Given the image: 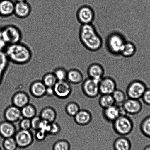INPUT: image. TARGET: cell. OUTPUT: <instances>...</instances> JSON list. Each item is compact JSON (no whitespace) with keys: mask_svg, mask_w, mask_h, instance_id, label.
<instances>
[{"mask_svg":"<svg viewBox=\"0 0 150 150\" xmlns=\"http://www.w3.org/2000/svg\"><path fill=\"white\" fill-rule=\"evenodd\" d=\"M79 36L81 44L89 51L97 52L102 47V38L93 24L81 25Z\"/></svg>","mask_w":150,"mask_h":150,"instance_id":"6da1fadb","label":"cell"},{"mask_svg":"<svg viewBox=\"0 0 150 150\" xmlns=\"http://www.w3.org/2000/svg\"><path fill=\"white\" fill-rule=\"evenodd\" d=\"M4 52L8 61L16 64L24 65L28 63L33 56L30 48L20 42L8 45Z\"/></svg>","mask_w":150,"mask_h":150,"instance_id":"7a4b0ae2","label":"cell"},{"mask_svg":"<svg viewBox=\"0 0 150 150\" xmlns=\"http://www.w3.org/2000/svg\"><path fill=\"white\" fill-rule=\"evenodd\" d=\"M126 41V38L121 33L117 31L112 32L106 38V48L109 53L113 56H120Z\"/></svg>","mask_w":150,"mask_h":150,"instance_id":"3957f363","label":"cell"},{"mask_svg":"<svg viewBox=\"0 0 150 150\" xmlns=\"http://www.w3.org/2000/svg\"><path fill=\"white\" fill-rule=\"evenodd\" d=\"M112 127L115 133L119 136H126L133 130L134 123L127 115H121L112 123Z\"/></svg>","mask_w":150,"mask_h":150,"instance_id":"277c9868","label":"cell"},{"mask_svg":"<svg viewBox=\"0 0 150 150\" xmlns=\"http://www.w3.org/2000/svg\"><path fill=\"white\" fill-rule=\"evenodd\" d=\"M3 38L7 45L20 43L22 39V33L18 27L8 25L1 29Z\"/></svg>","mask_w":150,"mask_h":150,"instance_id":"5b68a950","label":"cell"},{"mask_svg":"<svg viewBox=\"0 0 150 150\" xmlns=\"http://www.w3.org/2000/svg\"><path fill=\"white\" fill-rule=\"evenodd\" d=\"M147 88L144 81L139 79L133 80L126 88V93L127 98L140 100Z\"/></svg>","mask_w":150,"mask_h":150,"instance_id":"8992f818","label":"cell"},{"mask_svg":"<svg viewBox=\"0 0 150 150\" xmlns=\"http://www.w3.org/2000/svg\"><path fill=\"white\" fill-rule=\"evenodd\" d=\"M99 81L88 77L84 80L81 83V90L86 97L94 99L100 95Z\"/></svg>","mask_w":150,"mask_h":150,"instance_id":"52a82bcc","label":"cell"},{"mask_svg":"<svg viewBox=\"0 0 150 150\" xmlns=\"http://www.w3.org/2000/svg\"><path fill=\"white\" fill-rule=\"evenodd\" d=\"M95 16L94 9L88 5L80 7L76 13L77 19L81 25L93 24Z\"/></svg>","mask_w":150,"mask_h":150,"instance_id":"ba28073f","label":"cell"},{"mask_svg":"<svg viewBox=\"0 0 150 150\" xmlns=\"http://www.w3.org/2000/svg\"><path fill=\"white\" fill-rule=\"evenodd\" d=\"M103 110L102 115L103 118L108 123H112L119 116L127 115L122 105L115 104Z\"/></svg>","mask_w":150,"mask_h":150,"instance_id":"9c48e42d","label":"cell"},{"mask_svg":"<svg viewBox=\"0 0 150 150\" xmlns=\"http://www.w3.org/2000/svg\"><path fill=\"white\" fill-rule=\"evenodd\" d=\"M14 137L18 147L23 148L30 146L34 140V137L30 130L20 129L17 131Z\"/></svg>","mask_w":150,"mask_h":150,"instance_id":"30bf717a","label":"cell"},{"mask_svg":"<svg viewBox=\"0 0 150 150\" xmlns=\"http://www.w3.org/2000/svg\"><path fill=\"white\" fill-rule=\"evenodd\" d=\"M53 88L55 96L61 99L68 98L71 96L73 91L71 84L67 80L58 81Z\"/></svg>","mask_w":150,"mask_h":150,"instance_id":"8fae6325","label":"cell"},{"mask_svg":"<svg viewBox=\"0 0 150 150\" xmlns=\"http://www.w3.org/2000/svg\"><path fill=\"white\" fill-rule=\"evenodd\" d=\"M99 87L100 95L112 94L117 88V83L111 77H104L99 81Z\"/></svg>","mask_w":150,"mask_h":150,"instance_id":"7c38bea8","label":"cell"},{"mask_svg":"<svg viewBox=\"0 0 150 150\" xmlns=\"http://www.w3.org/2000/svg\"><path fill=\"white\" fill-rule=\"evenodd\" d=\"M127 115H132L139 114L142 110V103L139 100L127 98L122 105Z\"/></svg>","mask_w":150,"mask_h":150,"instance_id":"4fadbf2b","label":"cell"},{"mask_svg":"<svg viewBox=\"0 0 150 150\" xmlns=\"http://www.w3.org/2000/svg\"><path fill=\"white\" fill-rule=\"evenodd\" d=\"M4 117L5 120L14 123L20 121L22 118L21 109L11 105L4 110Z\"/></svg>","mask_w":150,"mask_h":150,"instance_id":"5bb4252c","label":"cell"},{"mask_svg":"<svg viewBox=\"0 0 150 150\" xmlns=\"http://www.w3.org/2000/svg\"><path fill=\"white\" fill-rule=\"evenodd\" d=\"M105 69L102 65L98 62H94L88 66L87 69L88 77L100 81L105 74Z\"/></svg>","mask_w":150,"mask_h":150,"instance_id":"9a60e30c","label":"cell"},{"mask_svg":"<svg viewBox=\"0 0 150 150\" xmlns=\"http://www.w3.org/2000/svg\"><path fill=\"white\" fill-rule=\"evenodd\" d=\"M74 120L77 125L84 126L90 124L93 120V115L87 109H81L74 116Z\"/></svg>","mask_w":150,"mask_h":150,"instance_id":"2e32d148","label":"cell"},{"mask_svg":"<svg viewBox=\"0 0 150 150\" xmlns=\"http://www.w3.org/2000/svg\"><path fill=\"white\" fill-rule=\"evenodd\" d=\"M16 132L14 123L5 120L0 122V137L4 139L14 137Z\"/></svg>","mask_w":150,"mask_h":150,"instance_id":"e0dca14e","label":"cell"},{"mask_svg":"<svg viewBox=\"0 0 150 150\" xmlns=\"http://www.w3.org/2000/svg\"><path fill=\"white\" fill-rule=\"evenodd\" d=\"M31 12V6L27 1L15 3L14 14L18 18H27L30 16Z\"/></svg>","mask_w":150,"mask_h":150,"instance_id":"ac0fdd59","label":"cell"},{"mask_svg":"<svg viewBox=\"0 0 150 150\" xmlns=\"http://www.w3.org/2000/svg\"><path fill=\"white\" fill-rule=\"evenodd\" d=\"M30 98L28 94L24 91L17 92L11 98L12 105L20 109L30 103Z\"/></svg>","mask_w":150,"mask_h":150,"instance_id":"d6986e66","label":"cell"},{"mask_svg":"<svg viewBox=\"0 0 150 150\" xmlns=\"http://www.w3.org/2000/svg\"><path fill=\"white\" fill-rule=\"evenodd\" d=\"M46 87L42 81H35L30 84V93L33 97L41 98L45 96Z\"/></svg>","mask_w":150,"mask_h":150,"instance_id":"ffe728a7","label":"cell"},{"mask_svg":"<svg viewBox=\"0 0 150 150\" xmlns=\"http://www.w3.org/2000/svg\"><path fill=\"white\" fill-rule=\"evenodd\" d=\"M15 3L11 0L0 1V15L4 17L11 16L14 14Z\"/></svg>","mask_w":150,"mask_h":150,"instance_id":"44dd1931","label":"cell"},{"mask_svg":"<svg viewBox=\"0 0 150 150\" xmlns=\"http://www.w3.org/2000/svg\"><path fill=\"white\" fill-rule=\"evenodd\" d=\"M84 80L83 75L79 69L72 68L68 71L67 81L71 84L78 85L81 84Z\"/></svg>","mask_w":150,"mask_h":150,"instance_id":"7402d4cb","label":"cell"},{"mask_svg":"<svg viewBox=\"0 0 150 150\" xmlns=\"http://www.w3.org/2000/svg\"><path fill=\"white\" fill-rule=\"evenodd\" d=\"M132 147V142L126 136H119L113 143L114 150H131Z\"/></svg>","mask_w":150,"mask_h":150,"instance_id":"603a6c76","label":"cell"},{"mask_svg":"<svg viewBox=\"0 0 150 150\" xmlns=\"http://www.w3.org/2000/svg\"><path fill=\"white\" fill-rule=\"evenodd\" d=\"M39 116L42 120L51 123L55 122L56 120L57 117V113L53 108L47 107L42 109L40 112Z\"/></svg>","mask_w":150,"mask_h":150,"instance_id":"cb8c5ba5","label":"cell"},{"mask_svg":"<svg viewBox=\"0 0 150 150\" xmlns=\"http://www.w3.org/2000/svg\"><path fill=\"white\" fill-rule=\"evenodd\" d=\"M137 47L133 42L127 40L121 52L120 56L129 58L134 56L137 52Z\"/></svg>","mask_w":150,"mask_h":150,"instance_id":"d4e9b609","label":"cell"},{"mask_svg":"<svg viewBox=\"0 0 150 150\" xmlns=\"http://www.w3.org/2000/svg\"><path fill=\"white\" fill-rule=\"evenodd\" d=\"M98 104L103 109L114 105V99L112 94H101L98 100Z\"/></svg>","mask_w":150,"mask_h":150,"instance_id":"484cf974","label":"cell"},{"mask_svg":"<svg viewBox=\"0 0 150 150\" xmlns=\"http://www.w3.org/2000/svg\"><path fill=\"white\" fill-rule=\"evenodd\" d=\"M21 110L22 116L25 118L31 119L36 116L37 114L36 107L30 103L21 108Z\"/></svg>","mask_w":150,"mask_h":150,"instance_id":"4316f807","label":"cell"},{"mask_svg":"<svg viewBox=\"0 0 150 150\" xmlns=\"http://www.w3.org/2000/svg\"><path fill=\"white\" fill-rule=\"evenodd\" d=\"M139 129L144 136L150 139V115L143 119L140 125Z\"/></svg>","mask_w":150,"mask_h":150,"instance_id":"83f0119b","label":"cell"},{"mask_svg":"<svg viewBox=\"0 0 150 150\" xmlns=\"http://www.w3.org/2000/svg\"><path fill=\"white\" fill-rule=\"evenodd\" d=\"M112 95L114 99L115 104L117 105H122L127 98L126 93L119 89H116Z\"/></svg>","mask_w":150,"mask_h":150,"instance_id":"f1b7e54d","label":"cell"},{"mask_svg":"<svg viewBox=\"0 0 150 150\" xmlns=\"http://www.w3.org/2000/svg\"><path fill=\"white\" fill-rule=\"evenodd\" d=\"M8 61L5 52H0V86L2 83L4 72L8 66Z\"/></svg>","mask_w":150,"mask_h":150,"instance_id":"f546056e","label":"cell"},{"mask_svg":"<svg viewBox=\"0 0 150 150\" xmlns=\"http://www.w3.org/2000/svg\"><path fill=\"white\" fill-rule=\"evenodd\" d=\"M79 105L75 102H71L65 107V110L68 115L74 117L81 110Z\"/></svg>","mask_w":150,"mask_h":150,"instance_id":"4dcf8cb0","label":"cell"},{"mask_svg":"<svg viewBox=\"0 0 150 150\" xmlns=\"http://www.w3.org/2000/svg\"><path fill=\"white\" fill-rule=\"evenodd\" d=\"M42 81L46 87H53L58 80L53 72H49L43 76Z\"/></svg>","mask_w":150,"mask_h":150,"instance_id":"1f68e13d","label":"cell"},{"mask_svg":"<svg viewBox=\"0 0 150 150\" xmlns=\"http://www.w3.org/2000/svg\"><path fill=\"white\" fill-rule=\"evenodd\" d=\"M4 139L2 146L5 150H16L18 148V145L14 137Z\"/></svg>","mask_w":150,"mask_h":150,"instance_id":"d6a6232c","label":"cell"},{"mask_svg":"<svg viewBox=\"0 0 150 150\" xmlns=\"http://www.w3.org/2000/svg\"><path fill=\"white\" fill-rule=\"evenodd\" d=\"M71 145L66 139H60L54 144L53 150H70Z\"/></svg>","mask_w":150,"mask_h":150,"instance_id":"836d02e7","label":"cell"},{"mask_svg":"<svg viewBox=\"0 0 150 150\" xmlns=\"http://www.w3.org/2000/svg\"><path fill=\"white\" fill-rule=\"evenodd\" d=\"M67 72L68 71L65 68L59 67L54 70L53 73L58 81H65L67 80Z\"/></svg>","mask_w":150,"mask_h":150,"instance_id":"e575fe53","label":"cell"},{"mask_svg":"<svg viewBox=\"0 0 150 150\" xmlns=\"http://www.w3.org/2000/svg\"><path fill=\"white\" fill-rule=\"evenodd\" d=\"M19 125L20 129L30 130L31 129V119L22 117L20 120Z\"/></svg>","mask_w":150,"mask_h":150,"instance_id":"d590c367","label":"cell"},{"mask_svg":"<svg viewBox=\"0 0 150 150\" xmlns=\"http://www.w3.org/2000/svg\"><path fill=\"white\" fill-rule=\"evenodd\" d=\"M61 128L59 125L54 122L51 123L49 135H56L58 134L61 131Z\"/></svg>","mask_w":150,"mask_h":150,"instance_id":"8d00e7d4","label":"cell"},{"mask_svg":"<svg viewBox=\"0 0 150 150\" xmlns=\"http://www.w3.org/2000/svg\"><path fill=\"white\" fill-rule=\"evenodd\" d=\"M42 119L39 116H36L31 119V129L36 131L39 129Z\"/></svg>","mask_w":150,"mask_h":150,"instance_id":"74e56055","label":"cell"},{"mask_svg":"<svg viewBox=\"0 0 150 150\" xmlns=\"http://www.w3.org/2000/svg\"><path fill=\"white\" fill-rule=\"evenodd\" d=\"M48 134L46 132L40 129L36 131L35 137L37 141H42L44 140L47 137Z\"/></svg>","mask_w":150,"mask_h":150,"instance_id":"f35d334b","label":"cell"},{"mask_svg":"<svg viewBox=\"0 0 150 150\" xmlns=\"http://www.w3.org/2000/svg\"><path fill=\"white\" fill-rule=\"evenodd\" d=\"M51 123L42 119L40 122L39 129H41L47 133L49 135Z\"/></svg>","mask_w":150,"mask_h":150,"instance_id":"ab89813d","label":"cell"},{"mask_svg":"<svg viewBox=\"0 0 150 150\" xmlns=\"http://www.w3.org/2000/svg\"><path fill=\"white\" fill-rule=\"evenodd\" d=\"M141 99L143 102L147 105L150 106V88H147Z\"/></svg>","mask_w":150,"mask_h":150,"instance_id":"60d3db41","label":"cell"},{"mask_svg":"<svg viewBox=\"0 0 150 150\" xmlns=\"http://www.w3.org/2000/svg\"><path fill=\"white\" fill-rule=\"evenodd\" d=\"M8 46L2 37L1 29L0 30V52L5 50Z\"/></svg>","mask_w":150,"mask_h":150,"instance_id":"b9f144b4","label":"cell"},{"mask_svg":"<svg viewBox=\"0 0 150 150\" xmlns=\"http://www.w3.org/2000/svg\"><path fill=\"white\" fill-rule=\"evenodd\" d=\"M45 96L51 97L55 96L54 89L53 87H47Z\"/></svg>","mask_w":150,"mask_h":150,"instance_id":"7bdbcfd3","label":"cell"},{"mask_svg":"<svg viewBox=\"0 0 150 150\" xmlns=\"http://www.w3.org/2000/svg\"><path fill=\"white\" fill-rule=\"evenodd\" d=\"M16 2H26L27 0H14Z\"/></svg>","mask_w":150,"mask_h":150,"instance_id":"ee69618b","label":"cell"},{"mask_svg":"<svg viewBox=\"0 0 150 150\" xmlns=\"http://www.w3.org/2000/svg\"><path fill=\"white\" fill-rule=\"evenodd\" d=\"M143 150H150V145L147 146L144 148Z\"/></svg>","mask_w":150,"mask_h":150,"instance_id":"f6af8a7d","label":"cell"},{"mask_svg":"<svg viewBox=\"0 0 150 150\" xmlns=\"http://www.w3.org/2000/svg\"><path fill=\"white\" fill-rule=\"evenodd\" d=\"M0 150H2V149H1V147H0Z\"/></svg>","mask_w":150,"mask_h":150,"instance_id":"bcb514c9","label":"cell"},{"mask_svg":"<svg viewBox=\"0 0 150 150\" xmlns=\"http://www.w3.org/2000/svg\"><path fill=\"white\" fill-rule=\"evenodd\" d=\"M2 1V0H0V1Z\"/></svg>","mask_w":150,"mask_h":150,"instance_id":"7dc6e473","label":"cell"}]
</instances>
